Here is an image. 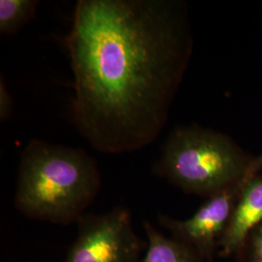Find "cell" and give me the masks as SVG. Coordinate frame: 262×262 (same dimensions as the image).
Returning <instances> with one entry per match:
<instances>
[{
    "instance_id": "9",
    "label": "cell",
    "mask_w": 262,
    "mask_h": 262,
    "mask_svg": "<svg viewBox=\"0 0 262 262\" xmlns=\"http://www.w3.org/2000/svg\"><path fill=\"white\" fill-rule=\"evenodd\" d=\"M235 256L238 262H262V222L251 230Z\"/></svg>"
},
{
    "instance_id": "5",
    "label": "cell",
    "mask_w": 262,
    "mask_h": 262,
    "mask_svg": "<svg viewBox=\"0 0 262 262\" xmlns=\"http://www.w3.org/2000/svg\"><path fill=\"white\" fill-rule=\"evenodd\" d=\"M77 225V238L63 262L140 261L142 242L127 208L115 207L100 215L84 214Z\"/></svg>"
},
{
    "instance_id": "7",
    "label": "cell",
    "mask_w": 262,
    "mask_h": 262,
    "mask_svg": "<svg viewBox=\"0 0 262 262\" xmlns=\"http://www.w3.org/2000/svg\"><path fill=\"white\" fill-rule=\"evenodd\" d=\"M143 226L148 244L145 256L139 262H204L191 248L165 236L149 222H144Z\"/></svg>"
},
{
    "instance_id": "4",
    "label": "cell",
    "mask_w": 262,
    "mask_h": 262,
    "mask_svg": "<svg viewBox=\"0 0 262 262\" xmlns=\"http://www.w3.org/2000/svg\"><path fill=\"white\" fill-rule=\"evenodd\" d=\"M262 169V155L254 159L247 174L230 186L207 197L206 201L187 220H176L159 215L160 225L171 233V237L186 244L196 252L204 262H213L222 237L229 225L244 187Z\"/></svg>"
},
{
    "instance_id": "1",
    "label": "cell",
    "mask_w": 262,
    "mask_h": 262,
    "mask_svg": "<svg viewBox=\"0 0 262 262\" xmlns=\"http://www.w3.org/2000/svg\"><path fill=\"white\" fill-rule=\"evenodd\" d=\"M66 46L72 121L94 150L121 155L157 140L192 54L187 4L79 0Z\"/></svg>"
},
{
    "instance_id": "6",
    "label": "cell",
    "mask_w": 262,
    "mask_h": 262,
    "mask_svg": "<svg viewBox=\"0 0 262 262\" xmlns=\"http://www.w3.org/2000/svg\"><path fill=\"white\" fill-rule=\"evenodd\" d=\"M262 222V175L251 179L244 187L229 225L219 246V255L235 256L246 237Z\"/></svg>"
},
{
    "instance_id": "2",
    "label": "cell",
    "mask_w": 262,
    "mask_h": 262,
    "mask_svg": "<svg viewBox=\"0 0 262 262\" xmlns=\"http://www.w3.org/2000/svg\"><path fill=\"white\" fill-rule=\"evenodd\" d=\"M100 187L98 164L84 150L32 139L19 156L15 206L32 220L77 224Z\"/></svg>"
},
{
    "instance_id": "8",
    "label": "cell",
    "mask_w": 262,
    "mask_h": 262,
    "mask_svg": "<svg viewBox=\"0 0 262 262\" xmlns=\"http://www.w3.org/2000/svg\"><path fill=\"white\" fill-rule=\"evenodd\" d=\"M37 0H0V33L13 35L35 17Z\"/></svg>"
},
{
    "instance_id": "3",
    "label": "cell",
    "mask_w": 262,
    "mask_h": 262,
    "mask_svg": "<svg viewBox=\"0 0 262 262\" xmlns=\"http://www.w3.org/2000/svg\"><path fill=\"white\" fill-rule=\"evenodd\" d=\"M254 159L225 134L195 124L177 126L152 172L185 192L207 198L244 177Z\"/></svg>"
},
{
    "instance_id": "10",
    "label": "cell",
    "mask_w": 262,
    "mask_h": 262,
    "mask_svg": "<svg viewBox=\"0 0 262 262\" xmlns=\"http://www.w3.org/2000/svg\"><path fill=\"white\" fill-rule=\"evenodd\" d=\"M14 101L3 75L0 77V120L6 122L13 114Z\"/></svg>"
}]
</instances>
